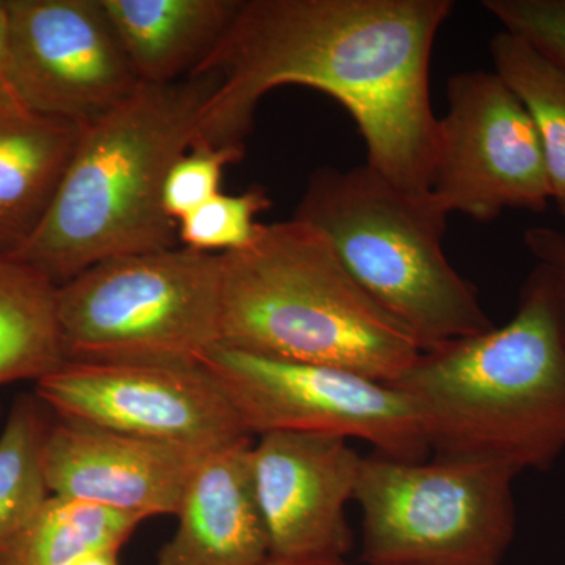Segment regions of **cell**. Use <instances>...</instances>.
<instances>
[{
    "label": "cell",
    "mask_w": 565,
    "mask_h": 565,
    "mask_svg": "<svg viewBox=\"0 0 565 565\" xmlns=\"http://www.w3.org/2000/svg\"><path fill=\"white\" fill-rule=\"evenodd\" d=\"M73 565H120L118 564V552H99L82 557Z\"/></svg>",
    "instance_id": "obj_27"
},
{
    "label": "cell",
    "mask_w": 565,
    "mask_h": 565,
    "mask_svg": "<svg viewBox=\"0 0 565 565\" xmlns=\"http://www.w3.org/2000/svg\"><path fill=\"white\" fill-rule=\"evenodd\" d=\"M7 7L25 109L85 128L139 88L103 0H7Z\"/></svg>",
    "instance_id": "obj_11"
},
{
    "label": "cell",
    "mask_w": 565,
    "mask_h": 565,
    "mask_svg": "<svg viewBox=\"0 0 565 565\" xmlns=\"http://www.w3.org/2000/svg\"><path fill=\"white\" fill-rule=\"evenodd\" d=\"M244 156L228 150L191 147L173 163L163 184L162 202L169 217L180 222L189 212L221 193L225 167Z\"/></svg>",
    "instance_id": "obj_22"
},
{
    "label": "cell",
    "mask_w": 565,
    "mask_h": 565,
    "mask_svg": "<svg viewBox=\"0 0 565 565\" xmlns=\"http://www.w3.org/2000/svg\"><path fill=\"white\" fill-rule=\"evenodd\" d=\"M252 437L204 457L156 565H262L270 556L252 468Z\"/></svg>",
    "instance_id": "obj_14"
},
{
    "label": "cell",
    "mask_w": 565,
    "mask_h": 565,
    "mask_svg": "<svg viewBox=\"0 0 565 565\" xmlns=\"http://www.w3.org/2000/svg\"><path fill=\"white\" fill-rule=\"evenodd\" d=\"M482 7L503 31L565 71V0H484Z\"/></svg>",
    "instance_id": "obj_23"
},
{
    "label": "cell",
    "mask_w": 565,
    "mask_h": 565,
    "mask_svg": "<svg viewBox=\"0 0 565 565\" xmlns=\"http://www.w3.org/2000/svg\"><path fill=\"white\" fill-rule=\"evenodd\" d=\"M269 207V196L262 188L234 195L217 193L178 222L180 244L215 255L245 250L262 230L263 223L256 218Z\"/></svg>",
    "instance_id": "obj_21"
},
{
    "label": "cell",
    "mask_w": 565,
    "mask_h": 565,
    "mask_svg": "<svg viewBox=\"0 0 565 565\" xmlns=\"http://www.w3.org/2000/svg\"><path fill=\"white\" fill-rule=\"evenodd\" d=\"M262 565H348L344 559H286L269 556Z\"/></svg>",
    "instance_id": "obj_26"
},
{
    "label": "cell",
    "mask_w": 565,
    "mask_h": 565,
    "mask_svg": "<svg viewBox=\"0 0 565 565\" xmlns=\"http://www.w3.org/2000/svg\"><path fill=\"white\" fill-rule=\"evenodd\" d=\"M243 0H103L141 84H170L210 61Z\"/></svg>",
    "instance_id": "obj_15"
},
{
    "label": "cell",
    "mask_w": 565,
    "mask_h": 565,
    "mask_svg": "<svg viewBox=\"0 0 565 565\" xmlns=\"http://www.w3.org/2000/svg\"><path fill=\"white\" fill-rule=\"evenodd\" d=\"M210 452L55 418L44 441L43 471L55 497L147 520L178 514Z\"/></svg>",
    "instance_id": "obj_13"
},
{
    "label": "cell",
    "mask_w": 565,
    "mask_h": 565,
    "mask_svg": "<svg viewBox=\"0 0 565 565\" xmlns=\"http://www.w3.org/2000/svg\"><path fill=\"white\" fill-rule=\"evenodd\" d=\"M82 129L32 110L0 111V256L14 258L40 228Z\"/></svg>",
    "instance_id": "obj_16"
},
{
    "label": "cell",
    "mask_w": 565,
    "mask_h": 565,
    "mask_svg": "<svg viewBox=\"0 0 565 565\" xmlns=\"http://www.w3.org/2000/svg\"><path fill=\"white\" fill-rule=\"evenodd\" d=\"M202 364L250 435H334L366 441L388 459H429L418 412L396 385L344 367L285 362L222 344Z\"/></svg>",
    "instance_id": "obj_8"
},
{
    "label": "cell",
    "mask_w": 565,
    "mask_h": 565,
    "mask_svg": "<svg viewBox=\"0 0 565 565\" xmlns=\"http://www.w3.org/2000/svg\"><path fill=\"white\" fill-rule=\"evenodd\" d=\"M221 344L355 371L396 384L423 355L414 334L344 269L299 218L262 226L250 247L222 255Z\"/></svg>",
    "instance_id": "obj_4"
},
{
    "label": "cell",
    "mask_w": 565,
    "mask_h": 565,
    "mask_svg": "<svg viewBox=\"0 0 565 565\" xmlns=\"http://www.w3.org/2000/svg\"><path fill=\"white\" fill-rule=\"evenodd\" d=\"M452 11L451 0H243L199 71L221 74V85L191 147L244 156L259 102L282 85H300L349 111L367 167L426 195L438 137L430 58Z\"/></svg>",
    "instance_id": "obj_1"
},
{
    "label": "cell",
    "mask_w": 565,
    "mask_h": 565,
    "mask_svg": "<svg viewBox=\"0 0 565 565\" xmlns=\"http://www.w3.org/2000/svg\"><path fill=\"white\" fill-rule=\"evenodd\" d=\"M363 457L334 435L269 433L252 446L253 482L270 556L343 559L352 548L345 505Z\"/></svg>",
    "instance_id": "obj_12"
},
{
    "label": "cell",
    "mask_w": 565,
    "mask_h": 565,
    "mask_svg": "<svg viewBox=\"0 0 565 565\" xmlns=\"http://www.w3.org/2000/svg\"><path fill=\"white\" fill-rule=\"evenodd\" d=\"M221 74L140 84L131 98L82 129L40 228L14 258L55 286L117 256L180 247L163 210L167 174L191 148Z\"/></svg>",
    "instance_id": "obj_3"
},
{
    "label": "cell",
    "mask_w": 565,
    "mask_h": 565,
    "mask_svg": "<svg viewBox=\"0 0 565 565\" xmlns=\"http://www.w3.org/2000/svg\"><path fill=\"white\" fill-rule=\"evenodd\" d=\"M525 245L539 264L545 266L555 278L565 311V233L548 226L526 230Z\"/></svg>",
    "instance_id": "obj_24"
},
{
    "label": "cell",
    "mask_w": 565,
    "mask_h": 565,
    "mask_svg": "<svg viewBox=\"0 0 565 565\" xmlns=\"http://www.w3.org/2000/svg\"><path fill=\"white\" fill-rule=\"evenodd\" d=\"M490 54L494 73L516 93L533 118L552 202L565 218V71L505 31L490 41Z\"/></svg>",
    "instance_id": "obj_19"
},
{
    "label": "cell",
    "mask_w": 565,
    "mask_h": 565,
    "mask_svg": "<svg viewBox=\"0 0 565 565\" xmlns=\"http://www.w3.org/2000/svg\"><path fill=\"white\" fill-rule=\"evenodd\" d=\"M50 414L36 394H22L0 430V545L50 498L43 471Z\"/></svg>",
    "instance_id": "obj_20"
},
{
    "label": "cell",
    "mask_w": 565,
    "mask_h": 565,
    "mask_svg": "<svg viewBox=\"0 0 565 565\" xmlns=\"http://www.w3.org/2000/svg\"><path fill=\"white\" fill-rule=\"evenodd\" d=\"M57 289L29 264L0 256V386L36 384L66 362Z\"/></svg>",
    "instance_id": "obj_17"
},
{
    "label": "cell",
    "mask_w": 565,
    "mask_h": 565,
    "mask_svg": "<svg viewBox=\"0 0 565 565\" xmlns=\"http://www.w3.org/2000/svg\"><path fill=\"white\" fill-rule=\"evenodd\" d=\"M515 476L484 460L363 457V563L500 565L515 534Z\"/></svg>",
    "instance_id": "obj_7"
},
{
    "label": "cell",
    "mask_w": 565,
    "mask_h": 565,
    "mask_svg": "<svg viewBox=\"0 0 565 565\" xmlns=\"http://www.w3.org/2000/svg\"><path fill=\"white\" fill-rule=\"evenodd\" d=\"M222 255L117 256L58 286L66 362L202 364L221 344Z\"/></svg>",
    "instance_id": "obj_6"
},
{
    "label": "cell",
    "mask_w": 565,
    "mask_h": 565,
    "mask_svg": "<svg viewBox=\"0 0 565 565\" xmlns=\"http://www.w3.org/2000/svg\"><path fill=\"white\" fill-rule=\"evenodd\" d=\"M446 99L429 191L438 207L478 222L505 210L546 211L544 150L516 93L494 71L476 70L452 76Z\"/></svg>",
    "instance_id": "obj_9"
},
{
    "label": "cell",
    "mask_w": 565,
    "mask_h": 565,
    "mask_svg": "<svg viewBox=\"0 0 565 565\" xmlns=\"http://www.w3.org/2000/svg\"><path fill=\"white\" fill-rule=\"evenodd\" d=\"M35 394L55 418L203 451L252 437L203 364L65 362Z\"/></svg>",
    "instance_id": "obj_10"
},
{
    "label": "cell",
    "mask_w": 565,
    "mask_h": 565,
    "mask_svg": "<svg viewBox=\"0 0 565 565\" xmlns=\"http://www.w3.org/2000/svg\"><path fill=\"white\" fill-rule=\"evenodd\" d=\"M29 110L18 93L11 57L10 17L7 0H0V111Z\"/></svg>",
    "instance_id": "obj_25"
},
{
    "label": "cell",
    "mask_w": 565,
    "mask_h": 565,
    "mask_svg": "<svg viewBox=\"0 0 565 565\" xmlns=\"http://www.w3.org/2000/svg\"><path fill=\"white\" fill-rule=\"evenodd\" d=\"M143 520L103 505L50 494L0 545V565H73L99 552H120Z\"/></svg>",
    "instance_id": "obj_18"
},
{
    "label": "cell",
    "mask_w": 565,
    "mask_h": 565,
    "mask_svg": "<svg viewBox=\"0 0 565 565\" xmlns=\"http://www.w3.org/2000/svg\"><path fill=\"white\" fill-rule=\"evenodd\" d=\"M294 217L326 237L356 285L423 352L494 329L475 286L446 256L449 215L430 193L405 192L366 163L323 167L311 174Z\"/></svg>",
    "instance_id": "obj_5"
},
{
    "label": "cell",
    "mask_w": 565,
    "mask_h": 565,
    "mask_svg": "<svg viewBox=\"0 0 565 565\" xmlns=\"http://www.w3.org/2000/svg\"><path fill=\"white\" fill-rule=\"evenodd\" d=\"M393 385L434 457L548 470L565 451V311L553 275L535 264L511 321L423 352Z\"/></svg>",
    "instance_id": "obj_2"
}]
</instances>
